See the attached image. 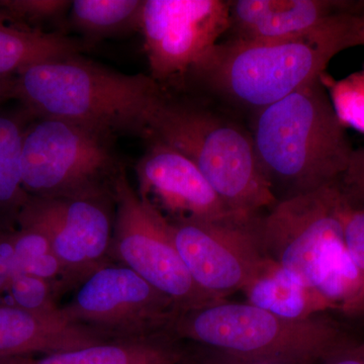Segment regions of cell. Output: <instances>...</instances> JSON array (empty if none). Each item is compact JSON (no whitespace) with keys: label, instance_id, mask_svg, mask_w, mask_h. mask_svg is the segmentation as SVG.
<instances>
[{"label":"cell","instance_id":"ac0fdd59","mask_svg":"<svg viewBox=\"0 0 364 364\" xmlns=\"http://www.w3.org/2000/svg\"><path fill=\"white\" fill-rule=\"evenodd\" d=\"M83 44L61 33L46 32L0 16V77L28 67L80 54Z\"/></svg>","mask_w":364,"mask_h":364},{"label":"cell","instance_id":"6da1fadb","mask_svg":"<svg viewBox=\"0 0 364 364\" xmlns=\"http://www.w3.org/2000/svg\"><path fill=\"white\" fill-rule=\"evenodd\" d=\"M363 11L364 4L291 39L218 43L196 62L188 78L225 105L253 117L321 77L337 54L353 47L354 28Z\"/></svg>","mask_w":364,"mask_h":364},{"label":"cell","instance_id":"484cf974","mask_svg":"<svg viewBox=\"0 0 364 364\" xmlns=\"http://www.w3.org/2000/svg\"><path fill=\"white\" fill-rule=\"evenodd\" d=\"M320 364H364V341L354 340L342 348L333 352Z\"/></svg>","mask_w":364,"mask_h":364},{"label":"cell","instance_id":"7a4b0ae2","mask_svg":"<svg viewBox=\"0 0 364 364\" xmlns=\"http://www.w3.org/2000/svg\"><path fill=\"white\" fill-rule=\"evenodd\" d=\"M252 117L254 151L277 202L339 183L354 149L321 77Z\"/></svg>","mask_w":364,"mask_h":364},{"label":"cell","instance_id":"8fae6325","mask_svg":"<svg viewBox=\"0 0 364 364\" xmlns=\"http://www.w3.org/2000/svg\"><path fill=\"white\" fill-rule=\"evenodd\" d=\"M229 30V1L144 0L140 32L151 77L183 82L196 62Z\"/></svg>","mask_w":364,"mask_h":364},{"label":"cell","instance_id":"5bb4252c","mask_svg":"<svg viewBox=\"0 0 364 364\" xmlns=\"http://www.w3.org/2000/svg\"><path fill=\"white\" fill-rule=\"evenodd\" d=\"M360 6L336 0H232L228 32L230 40L240 42L291 39Z\"/></svg>","mask_w":364,"mask_h":364},{"label":"cell","instance_id":"d6986e66","mask_svg":"<svg viewBox=\"0 0 364 364\" xmlns=\"http://www.w3.org/2000/svg\"><path fill=\"white\" fill-rule=\"evenodd\" d=\"M33 117L23 109L0 112V232L18 230V220L31 196L23 183V134Z\"/></svg>","mask_w":364,"mask_h":364},{"label":"cell","instance_id":"f1b7e54d","mask_svg":"<svg viewBox=\"0 0 364 364\" xmlns=\"http://www.w3.org/2000/svg\"><path fill=\"white\" fill-rule=\"evenodd\" d=\"M364 46V11L359 14L353 33V47Z\"/></svg>","mask_w":364,"mask_h":364},{"label":"cell","instance_id":"83f0119b","mask_svg":"<svg viewBox=\"0 0 364 364\" xmlns=\"http://www.w3.org/2000/svg\"><path fill=\"white\" fill-rule=\"evenodd\" d=\"M14 92H16L14 76L0 77V105L14 98Z\"/></svg>","mask_w":364,"mask_h":364},{"label":"cell","instance_id":"277c9868","mask_svg":"<svg viewBox=\"0 0 364 364\" xmlns=\"http://www.w3.org/2000/svg\"><path fill=\"white\" fill-rule=\"evenodd\" d=\"M149 139L195 163L242 221H252L277 203L258 164L250 131L233 117L165 91L151 117Z\"/></svg>","mask_w":364,"mask_h":364},{"label":"cell","instance_id":"cb8c5ba5","mask_svg":"<svg viewBox=\"0 0 364 364\" xmlns=\"http://www.w3.org/2000/svg\"><path fill=\"white\" fill-rule=\"evenodd\" d=\"M339 186L347 203L364 205V147L352 152L348 168L340 179Z\"/></svg>","mask_w":364,"mask_h":364},{"label":"cell","instance_id":"44dd1931","mask_svg":"<svg viewBox=\"0 0 364 364\" xmlns=\"http://www.w3.org/2000/svg\"><path fill=\"white\" fill-rule=\"evenodd\" d=\"M7 294L13 301L9 305L18 306L21 310L45 315L61 314L58 298L63 291L48 280L18 272L11 279Z\"/></svg>","mask_w":364,"mask_h":364},{"label":"cell","instance_id":"603a6c76","mask_svg":"<svg viewBox=\"0 0 364 364\" xmlns=\"http://www.w3.org/2000/svg\"><path fill=\"white\" fill-rule=\"evenodd\" d=\"M342 225L345 246L358 267L364 282V205H350L343 196ZM361 317H364V294Z\"/></svg>","mask_w":364,"mask_h":364},{"label":"cell","instance_id":"52a82bcc","mask_svg":"<svg viewBox=\"0 0 364 364\" xmlns=\"http://www.w3.org/2000/svg\"><path fill=\"white\" fill-rule=\"evenodd\" d=\"M60 309L67 320L112 342L173 337L182 313L173 299L114 261L86 277Z\"/></svg>","mask_w":364,"mask_h":364},{"label":"cell","instance_id":"3957f363","mask_svg":"<svg viewBox=\"0 0 364 364\" xmlns=\"http://www.w3.org/2000/svg\"><path fill=\"white\" fill-rule=\"evenodd\" d=\"M14 81V98L33 117L61 119L112 139H147L165 92L151 76L112 70L79 54L28 67Z\"/></svg>","mask_w":364,"mask_h":364},{"label":"cell","instance_id":"7c38bea8","mask_svg":"<svg viewBox=\"0 0 364 364\" xmlns=\"http://www.w3.org/2000/svg\"><path fill=\"white\" fill-rule=\"evenodd\" d=\"M256 219L248 223H170L191 279L218 301L243 291L267 259L256 239Z\"/></svg>","mask_w":364,"mask_h":364},{"label":"cell","instance_id":"e0dca14e","mask_svg":"<svg viewBox=\"0 0 364 364\" xmlns=\"http://www.w3.org/2000/svg\"><path fill=\"white\" fill-rule=\"evenodd\" d=\"M243 291L246 303L287 320H308L332 311L314 287L306 286L268 258Z\"/></svg>","mask_w":364,"mask_h":364},{"label":"cell","instance_id":"2e32d148","mask_svg":"<svg viewBox=\"0 0 364 364\" xmlns=\"http://www.w3.org/2000/svg\"><path fill=\"white\" fill-rule=\"evenodd\" d=\"M173 337L143 341L104 342L40 356L0 359V364H182L188 353Z\"/></svg>","mask_w":364,"mask_h":364},{"label":"cell","instance_id":"5b68a950","mask_svg":"<svg viewBox=\"0 0 364 364\" xmlns=\"http://www.w3.org/2000/svg\"><path fill=\"white\" fill-rule=\"evenodd\" d=\"M172 336L232 355L314 363L354 341L341 326L324 316L287 320L250 304L227 299L181 313Z\"/></svg>","mask_w":364,"mask_h":364},{"label":"cell","instance_id":"d4e9b609","mask_svg":"<svg viewBox=\"0 0 364 364\" xmlns=\"http://www.w3.org/2000/svg\"><path fill=\"white\" fill-rule=\"evenodd\" d=\"M191 364H320L308 361L287 360V359L255 358L232 355L224 352L205 348L191 360Z\"/></svg>","mask_w":364,"mask_h":364},{"label":"cell","instance_id":"9c48e42d","mask_svg":"<svg viewBox=\"0 0 364 364\" xmlns=\"http://www.w3.org/2000/svg\"><path fill=\"white\" fill-rule=\"evenodd\" d=\"M339 183L279 200L255 220L263 256L315 287L325 263L344 245Z\"/></svg>","mask_w":364,"mask_h":364},{"label":"cell","instance_id":"4fadbf2b","mask_svg":"<svg viewBox=\"0 0 364 364\" xmlns=\"http://www.w3.org/2000/svg\"><path fill=\"white\" fill-rule=\"evenodd\" d=\"M148 141L136 165V191L167 221L248 223L229 210L195 163L166 144Z\"/></svg>","mask_w":364,"mask_h":364},{"label":"cell","instance_id":"9a60e30c","mask_svg":"<svg viewBox=\"0 0 364 364\" xmlns=\"http://www.w3.org/2000/svg\"><path fill=\"white\" fill-rule=\"evenodd\" d=\"M95 332L59 315H45L0 305V359L76 350L104 343Z\"/></svg>","mask_w":364,"mask_h":364},{"label":"cell","instance_id":"ffe728a7","mask_svg":"<svg viewBox=\"0 0 364 364\" xmlns=\"http://www.w3.org/2000/svg\"><path fill=\"white\" fill-rule=\"evenodd\" d=\"M143 6L144 0H74L69 23L86 39L97 42L140 32Z\"/></svg>","mask_w":364,"mask_h":364},{"label":"cell","instance_id":"7402d4cb","mask_svg":"<svg viewBox=\"0 0 364 364\" xmlns=\"http://www.w3.org/2000/svg\"><path fill=\"white\" fill-rule=\"evenodd\" d=\"M71 4L67 0H0V16L42 30L39 26L63 23Z\"/></svg>","mask_w":364,"mask_h":364},{"label":"cell","instance_id":"30bf717a","mask_svg":"<svg viewBox=\"0 0 364 364\" xmlns=\"http://www.w3.org/2000/svg\"><path fill=\"white\" fill-rule=\"evenodd\" d=\"M114 210L112 188L68 198L31 196L18 227L35 228L47 237L65 270L69 287L76 289L112 261Z\"/></svg>","mask_w":364,"mask_h":364},{"label":"cell","instance_id":"ba28073f","mask_svg":"<svg viewBox=\"0 0 364 364\" xmlns=\"http://www.w3.org/2000/svg\"><path fill=\"white\" fill-rule=\"evenodd\" d=\"M112 189L116 210L111 260L134 270L173 299L182 313L223 301L205 293L191 279L177 250L171 224L139 196L124 169Z\"/></svg>","mask_w":364,"mask_h":364},{"label":"cell","instance_id":"8992f818","mask_svg":"<svg viewBox=\"0 0 364 364\" xmlns=\"http://www.w3.org/2000/svg\"><path fill=\"white\" fill-rule=\"evenodd\" d=\"M112 140L69 122L33 117L21 150L25 191L33 198H68L111 188L123 169Z\"/></svg>","mask_w":364,"mask_h":364},{"label":"cell","instance_id":"4316f807","mask_svg":"<svg viewBox=\"0 0 364 364\" xmlns=\"http://www.w3.org/2000/svg\"><path fill=\"white\" fill-rule=\"evenodd\" d=\"M18 272V270L13 263L9 262L4 256L0 255V296L7 293L11 279H13L14 273Z\"/></svg>","mask_w":364,"mask_h":364}]
</instances>
